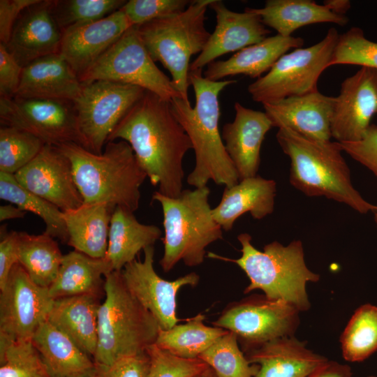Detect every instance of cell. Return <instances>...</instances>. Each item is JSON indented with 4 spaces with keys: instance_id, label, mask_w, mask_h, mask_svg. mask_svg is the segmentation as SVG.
<instances>
[{
    "instance_id": "obj_1",
    "label": "cell",
    "mask_w": 377,
    "mask_h": 377,
    "mask_svg": "<svg viewBox=\"0 0 377 377\" xmlns=\"http://www.w3.org/2000/svg\"><path fill=\"white\" fill-rule=\"evenodd\" d=\"M121 139L131 147L151 184L176 198L183 189V161L191 142L175 117L170 102L146 91L117 125L108 142Z\"/></svg>"
},
{
    "instance_id": "obj_2",
    "label": "cell",
    "mask_w": 377,
    "mask_h": 377,
    "mask_svg": "<svg viewBox=\"0 0 377 377\" xmlns=\"http://www.w3.org/2000/svg\"><path fill=\"white\" fill-rule=\"evenodd\" d=\"M188 81L194 91L195 106L180 98L170 101L172 111L188 136L195 156L194 168L186 182L200 188L211 180L230 187L239 179L219 131V96L236 80L212 81L202 75V70H189Z\"/></svg>"
},
{
    "instance_id": "obj_3",
    "label": "cell",
    "mask_w": 377,
    "mask_h": 377,
    "mask_svg": "<svg viewBox=\"0 0 377 377\" xmlns=\"http://www.w3.org/2000/svg\"><path fill=\"white\" fill-rule=\"evenodd\" d=\"M57 147L71 163L84 204H106L133 212L138 209L140 187L147 177L127 142H108L100 154L75 142Z\"/></svg>"
},
{
    "instance_id": "obj_4",
    "label": "cell",
    "mask_w": 377,
    "mask_h": 377,
    "mask_svg": "<svg viewBox=\"0 0 377 377\" xmlns=\"http://www.w3.org/2000/svg\"><path fill=\"white\" fill-rule=\"evenodd\" d=\"M276 138L290 160L291 185L307 196H325L360 214L373 212L352 184L350 169L338 142L305 138L290 128H279Z\"/></svg>"
},
{
    "instance_id": "obj_5",
    "label": "cell",
    "mask_w": 377,
    "mask_h": 377,
    "mask_svg": "<svg viewBox=\"0 0 377 377\" xmlns=\"http://www.w3.org/2000/svg\"><path fill=\"white\" fill-rule=\"evenodd\" d=\"M237 239L242 246L239 258L232 259L212 252L207 256L239 266L250 281L244 293L260 290L267 298L286 302L300 312L309 309L306 284L317 282L320 276L306 266L300 240L286 246L274 241L260 251L252 244L249 234L241 233Z\"/></svg>"
},
{
    "instance_id": "obj_6",
    "label": "cell",
    "mask_w": 377,
    "mask_h": 377,
    "mask_svg": "<svg viewBox=\"0 0 377 377\" xmlns=\"http://www.w3.org/2000/svg\"><path fill=\"white\" fill-rule=\"evenodd\" d=\"M207 186L184 189L176 198L155 191L152 200L158 202L163 215V254L159 261L168 272L179 262L196 267L204 262L207 247L222 239L223 230L214 220L209 203Z\"/></svg>"
},
{
    "instance_id": "obj_7",
    "label": "cell",
    "mask_w": 377,
    "mask_h": 377,
    "mask_svg": "<svg viewBox=\"0 0 377 377\" xmlns=\"http://www.w3.org/2000/svg\"><path fill=\"white\" fill-rule=\"evenodd\" d=\"M105 300L98 317V343L93 360L109 365L117 360L146 351L161 329L154 316L131 294L121 271L105 276Z\"/></svg>"
},
{
    "instance_id": "obj_8",
    "label": "cell",
    "mask_w": 377,
    "mask_h": 377,
    "mask_svg": "<svg viewBox=\"0 0 377 377\" xmlns=\"http://www.w3.org/2000/svg\"><path fill=\"white\" fill-rule=\"evenodd\" d=\"M212 1H191L181 13L138 26L151 58L169 71L175 89L185 101H189L190 59L201 53L211 35L205 27V20Z\"/></svg>"
},
{
    "instance_id": "obj_9",
    "label": "cell",
    "mask_w": 377,
    "mask_h": 377,
    "mask_svg": "<svg viewBox=\"0 0 377 377\" xmlns=\"http://www.w3.org/2000/svg\"><path fill=\"white\" fill-rule=\"evenodd\" d=\"M339 34L332 27L318 43L281 56L271 69L248 87L251 98L263 105L318 90V81L328 67Z\"/></svg>"
},
{
    "instance_id": "obj_10",
    "label": "cell",
    "mask_w": 377,
    "mask_h": 377,
    "mask_svg": "<svg viewBox=\"0 0 377 377\" xmlns=\"http://www.w3.org/2000/svg\"><path fill=\"white\" fill-rule=\"evenodd\" d=\"M79 78L82 84L108 80L140 87L170 102L182 98L172 80L155 64L138 26L129 28Z\"/></svg>"
},
{
    "instance_id": "obj_11",
    "label": "cell",
    "mask_w": 377,
    "mask_h": 377,
    "mask_svg": "<svg viewBox=\"0 0 377 377\" xmlns=\"http://www.w3.org/2000/svg\"><path fill=\"white\" fill-rule=\"evenodd\" d=\"M145 91L140 87L108 80L82 84L73 102L80 145L101 154L117 125Z\"/></svg>"
},
{
    "instance_id": "obj_12",
    "label": "cell",
    "mask_w": 377,
    "mask_h": 377,
    "mask_svg": "<svg viewBox=\"0 0 377 377\" xmlns=\"http://www.w3.org/2000/svg\"><path fill=\"white\" fill-rule=\"evenodd\" d=\"M290 304L253 295L230 304L214 326L235 333L243 352L269 341L293 336L299 313Z\"/></svg>"
},
{
    "instance_id": "obj_13",
    "label": "cell",
    "mask_w": 377,
    "mask_h": 377,
    "mask_svg": "<svg viewBox=\"0 0 377 377\" xmlns=\"http://www.w3.org/2000/svg\"><path fill=\"white\" fill-rule=\"evenodd\" d=\"M1 126L33 134L45 145H80L73 103L18 97H0Z\"/></svg>"
},
{
    "instance_id": "obj_14",
    "label": "cell",
    "mask_w": 377,
    "mask_h": 377,
    "mask_svg": "<svg viewBox=\"0 0 377 377\" xmlns=\"http://www.w3.org/2000/svg\"><path fill=\"white\" fill-rule=\"evenodd\" d=\"M0 292V337L31 340L52 306L48 288L36 284L17 263Z\"/></svg>"
},
{
    "instance_id": "obj_15",
    "label": "cell",
    "mask_w": 377,
    "mask_h": 377,
    "mask_svg": "<svg viewBox=\"0 0 377 377\" xmlns=\"http://www.w3.org/2000/svg\"><path fill=\"white\" fill-rule=\"evenodd\" d=\"M143 252V260L135 259L121 270L123 281L131 294L154 316L161 329H170L180 320L177 315L178 292L186 286H196L200 276L191 272L167 281L154 269V246L146 248Z\"/></svg>"
},
{
    "instance_id": "obj_16",
    "label": "cell",
    "mask_w": 377,
    "mask_h": 377,
    "mask_svg": "<svg viewBox=\"0 0 377 377\" xmlns=\"http://www.w3.org/2000/svg\"><path fill=\"white\" fill-rule=\"evenodd\" d=\"M377 113V70L361 67L341 84L335 97L332 137L338 142L360 140Z\"/></svg>"
},
{
    "instance_id": "obj_17",
    "label": "cell",
    "mask_w": 377,
    "mask_h": 377,
    "mask_svg": "<svg viewBox=\"0 0 377 377\" xmlns=\"http://www.w3.org/2000/svg\"><path fill=\"white\" fill-rule=\"evenodd\" d=\"M14 175L26 189L63 212L84 204L71 163L55 146L45 145L38 154Z\"/></svg>"
},
{
    "instance_id": "obj_18",
    "label": "cell",
    "mask_w": 377,
    "mask_h": 377,
    "mask_svg": "<svg viewBox=\"0 0 377 377\" xmlns=\"http://www.w3.org/2000/svg\"><path fill=\"white\" fill-rule=\"evenodd\" d=\"M209 7L214 11L216 24L200 54L189 70H202L216 59L238 52L268 37L270 31L251 8L237 13L228 9L221 1L213 0Z\"/></svg>"
},
{
    "instance_id": "obj_19",
    "label": "cell",
    "mask_w": 377,
    "mask_h": 377,
    "mask_svg": "<svg viewBox=\"0 0 377 377\" xmlns=\"http://www.w3.org/2000/svg\"><path fill=\"white\" fill-rule=\"evenodd\" d=\"M133 26L121 8L100 20L71 27L62 31L59 54L80 77Z\"/></svg>"
},
{
    "instance_id": "obj_20",
    "label": "cell",
    "mask_w": 377,
    "mask_h": 377,
    "mask_svg": "<svg viewBox=\"0 0 377 377\" xmlns=\"http://www.w3.org/2000/svg\"><path fill=\"white\" fill-rule=\"evenodd\" d=\"M335 97L318 90L263 105L273 127L290 128L315 140L329 141Z\"/></svg>"
},
{
    "instance_id": "obj_21",
    "label": "cell",
    "mask_w": 377,
    "mask_h": 377,
    "mask_svg": "<svg viewBox=\"0 0 377 377\" xmlns=\"http://www.w3.org/2000/svg\"><path fill=\"white\" fill-rule=\"evenodd\" d=\"M62 31L52 13V0H40L20 15L6 45L20 66L59 54Z\"/></svg>"
},
{
    "instance_id": "obj_22",
    "label": "cell",
    "mask_w": 377,
    "mask_h": 377,
    "mask_svg": "<svg viewBox=\"0 0 377 377\" xmlns=\"http://www.w3.org/2000/svg\"><path fill=\"white\" fill-rule=\"evenodd\" d=\"M234 108L235 119L223 126L221 136L242 180L257 175L261 146L273 125L265 112L246 108L238 102L235 103Z\"/></svg>"
},
{
    "instance_id": "obj_23",
    "label": "cell",
    "mask_w": 377,
    "mask_h": 377,
    "mask_svg": "<svg viewBox=\"0 0 377 377\" xmlns=\"http://www.w3.org/2000/svg\"><path fill=\"white\" fill-rule=\"evenodd\" d=\"M244 353L258 366L254 377H307L328 360L293 336L269 341Z\"/></svg>"
},
{
    "instance_id": "obj_24",
    "label": "cell",
    "mask_w": 377,
    "mask_h": 377,
    "mask_svg": "<svg viewBox=\"0 0 377 377\" xmlns=\"http://www.w3.org/2000/svg\"><path fill=\"white\" fill-rule=\"evenodd\" d=\"M82 88L79 77L59 53L41 57L23 67L14 97L73 103Z\"/></svg>"
},
{
    "instance_id": "obj_25",
    "label": "cell",
    "mask_w": 377,
    "mask_h": 377,
    "mask_svg": "<svg viewBox=\"0 0 377 377\" xmlns=\"http://www.w3.org/2000/svg\"><path fill=\"white\" fill-rule=\"evenodd\" d=\"M304 42L302 38L292 36H268L239 50L227 60L212 61L207 65L204 76L212 81L237 75L258 79L267 73L281 56L293 48L302 47Z\"/></svg>"
},
{
    "instance_id": "obj_26",
    "label": "cell",
    "mask_w": 377,
    "mask_h": 377,
    "mask_svg": "<svg viewBox=\"0 0 377 377\" xmlns=\"http://www.w3.org/2000/svg\"><path fill=\"white\" fill-rule=\"evenodd\" d=\"M276 194L274 180L258 175L245 178L230 187H225L220 202L212 213L222 230L229 231L245 213H250L258 220L272 214Z\"/></svg>"
},
{
    "instance_id": "obj_27",
    "label": "cell",
    "mask_w": 377,
    "mask_h": 377,
    "mask_svg": "<svg viewBox=\"0 0 377 377\" xmlns=\"http://www.w3.org/2000/svg\"><path fill=\"white\" fill-rule=\"evenodd\" d=\"M100 297L87 294L54 300L47 319L92 358L98 343Z\"/></svg>"
},
{
    "instance_id": "obj_28",
    "label": "cell",
    "mask_w": 377,
    "mask_h": 377,
    "mask_svg": "<svg viewBox=\"0 0 377 377\" xmlns=\"http://www.w3.org/2000/svg\"><path fill=\"white\" fill-rule=\"evenodd\" d=\"M31 341L51 377H93L96 364L73 340L47 320Z\"/></svg>"
},
{
    "instance_id": "obj_29",
    "label": "cell",
    "mask_w": 377,
    "mask_h": 377,
    "mask_svg": "<svg viewBox=\"0 0 377 377\" xmlns=\"http://www.w3.org/2000/svg\"><path fill=\"white\" fill-rule=\"evenodd\" d=\"M133 213L117 207L112 214L105 257L109 260L112 271H121L135 260L141 251L154 246L162 236L158 226L140 223Z\"/></svg>"
},
{
    "instance_id": "obj_30",
    "label": "cell",
    "mask_w": 377,
    "mask_h": 377,
    "mask_svg": "<svg viewBox=\"0 0 377 377\" xmlns=\"http://www.w3.org/2000/svg\"><path fill=\"white\" fill-rule=\"evenodd\" d=\"M112 272L105 258H96L73 250L64 255L56 279L48 288L53 300L80 295H101L105 276Z\"/></svg>"
},
{
    "instance_id": "obj_31",
    "label": "cell",
    "mask_w": 377,
    "mask_h": 377,
    "mask_svg": "<svg viewBox=\"0 0 377 377\" xmlns=\"http://www.w3.org/2000/svg\"><path fill=\"white\" fill-rule=\"evenodd\" d=\"M114 209L106 204L84 203L77 209L64 212L67 244L92 258H104Z\"/></svg>"
},
{
    "instance_id": "obj_32",
    "label": "cell",
    "mask_w": 377,
    "mask_h": 377,
    "mask_svg": "<svg viewBox=\"0 0 377 377\" xmlns=\"http://www.w3.org/2000/svg\"><path fill=\"white\" fill-rule=\"evenodd\" d=\"M251 10L265 26L286 37L304 26L333 23L343 27L349 21L346 15L334 13L323 4L311 0H267L263 8Z\"/></svg>"
},
{
    "instance_id": "obj_33",
    "label": "cell",
    "mask_w": 377,
    "mask_h": 377,
    "mask_svg": "<svg viewBox=\"0 0 377 377\" xmlns=\"http://www.w3.org/2000/svg\"><path fill=\"white\" fill-rule=\"evenodd\" d=\"M63 256L57 241L45 232H18V263L38 286L48 288L52 284Z\"/></svg>"
},
{
    "instance_id": "obj_34",
    "label": "cell",
    "mask_w": 377,
    "mask_h": 377,
    "mask_svg": "<svg viewBox=\"0 0 377 377\" xmlns=\"http://www.w3.org/2000/svg\"><path fill=\"white\" fill-rule=\"evenodd\" d=\"M205 315L198 313L182 324L168 330L160 329L156 342L159 348L186 359H195L228 330L204 323Z\"/></svg>"
},
{
    "instance_id": "obj_35",
    "label": "cell",
    "mask_w": 377,
    "mask_h": 377,
    "mask_svg": "<svg viewBox=\"0 0 377 377\" xmlns=\"http://www.w3.org/2000/svg\"><path fill=\"white\" fill-rule=\"evenodd\" d=\"M0 198L38 216L45 224V232L67 244L68 232L64 212L26 189L15 175L0 172Z\"/></svg>"
},
{
    "instance_id": "obj_36",
    "label": "cell",
    "mask_w": 377,
    "mask_h": 377,
    "mask_svg": "<svg viewBox=\"0 0 377 377\" xmlns=\"http://www.w3.org/2000/svg\"><path fill=\"white\" fill-rule=\"evenodd\" d=\"M345 360L361 362L377 350V306L365 304L354 312L340 337Z\"/></svg>"
},
{
    "instance_id": "obj_37",
    "label": "cell",
    "mask_w": 377,
    "mask_h": 377,
    "mask_svg": "<svg viewBox=\"0 0 377 377\" xmlns=\"http://www.w3.org/2000/svg\"><path fill=\"white\" fill-rule=\"evenodd\" d=\"M237 335L230 331L218 338L199 359L219 377H254L258 366L251 364L240 350Z\"/></svg>"
},
{
    "instance_id": "obj_38",
    "label": "cell",
    "mask_w": 377,
    "mask_h": 377,
    "mask_svg": "<svg viewBox=\"0 0 377 377\" xmlns=\"http://www.w3.org/2000/svg\"><path fill=\"white\" fill-rule=\"evenodd\" d=\"M0 377H51L31 339L0 337Z\"/></svg>"
},
{
    "instance_id": "obj_39",
    "label": "cell",
    "mask_w": 377,
    "mask_h": 377,
    "mask_svg": "<svg viewBox=\"0 0 377 377\" xmlns=\"http://www.w3.org/2000/svg\"><path fill=\"white\" fill-rule=\"evenodd\" d=\"M45 144L36 136L15 127L0 128V172L15 175L30 163Z\"/></svg>"
},
{
    "instance_id": "obj_40",
    "label": "cell",
    "mask_w": 377,
    "mask_h": 377,
    "mask_svg": "<svg viewBox=\"0 0 377 377\" xmlns=\"http://www.w3.org/2000/svg\"><path fill=\"white\" fill-rule=\"evenodd\" d=\"M125 0H52V13L59 27L65 29L103 18L119 10Z\"/></svg>"
},
{
    "instance_id": "obj_41",
    "label": "cell",
    "mask_w": 377,
    "mask_h": 377,
    "mask_svg": "<svg viewBox=\"0 0 377 377\" xmlns=\"http://www.w3.org/2000/svg\"><path fill=\"white\" fill-rule=\"evenodd\" d=\"M343 64L377 70V43L367 39L359 27H353L339 36L330 66Z\"/></svg>"
},
{
    "instance_id": "obj_42",
    "label": "cell",
    "mask_w": 377,
    "mask_h": 377,
    "mask_svg": "<svg viewBox=\"0 0 377 377\" xmlns=\"http://www.w3.org/2000/svg\"><path fill=\"white\" fill-rule=\"evenodd\" d=\"M148 377H196L209 366L199 358L186 359L176 356L156 344L148 346Z\"/></svg>"
},
{
    "instance_id": "obj_43",
    "label": "cell",
    "mask_w": 377,
    "mask_h": 377,
    "mask_svg": "<svg viewBox=\"0 0 377 377\" xmlns=\"http://www.w3.org/2000/svg\"><path fill=\"white\" fill-rule=\"evenodd\" d=\"M191 1L187 0H130L121 9L133 26H139L155 19L168 17L184 11Z\"/></svg>"
},
{
    "instance_id": "obj_44",
    "label": "cell",
    "mask_w": 377,
    "mask_h": 377,
    "mask_svg": "<svg viewBox=\"0 0 377 377\" xmlns=\"http://www.w3.org/2000/svg\"><path fill=\"white\" fill-rule=\"evenodd\" d=\"M149 357L147 352L126 356L109 365L96 364L93 377H148Z\"/></svg>"
},
{
    "instance_id": "obj_45",
    "label": "cell",
    "mask_w": 377,
    "mask_h": 377,
    "mask_svg": "<svg viewBox=\"0 0 377 377\" xmlns=\"http://www.w3.org/2000/svg\"><path fill=\"white\" fill-rule=\"evenodd\" d=\"M339 143L343 151L370 170L377 177V125L371 124L359 141Z\"/></svg>"
},
{
    "instance_id": "obj_46",
    "label": "cell",
    "mask_w": 377,
    "mask_h": 377,
    "mask_svg": "<svg viewBox=\"0 0 377 377\" xmlns=\"http://www.w3.org/2000/svg\"><path fill=\"white\" fill-rule=\"evenodd\" d=\"M23 67L8 52L6 46L0 43V95L12 98L19 87Z\"/></svg>"
},
{
    "instance_id": "obj_47",
    "label": "cell",
    "mask_w": 377,
    "mask_h": 377,
    "mask_svg": "<svg viewBox=\"0 0 377 377\" xmlns=\"http://www.w3.org/2000/svg\"><path fill=\"white\" fill-rule=\"evenodd\" d=\"M0 290L8 280L13 267L18 263V232L0 229Z\"/></svg>"
},
{
    "instance_id": "obj_48",
    "label": "cell",
    "mask_w": 377,
    "mask_h": 377,
    "mask_svg": "<svg viewBox=\"0 0 377 377\" xmlns=\"http://www.w3.org/2000/svg\"><path fill=\"white\" fill-rule=\"evenodd\" d=\"M40 0H0V43L9 41L13 29L21 13Z\"/></svg>"
},
{
    "instance_id": "obj_49",
    "label": "cell",
    "mask_w": 377,
    "mask_h": 377,
    "mask_svg": "<svg viewBox=\"0 0 377 377\" xmlns=\"http://www.w3.org/2000/svg\"><path fill=\"white\" fill-rule=\"evenodd\" d=\"M350 366L335 361L327 360L307 377H351Z\"/></svg>"
},
{
    "instance_id": "obj_50",
    "label": "cell",
    "mask_w": 377,
    "mask_h": 377,
    "mask_svg": "<svg viewBox=\"0 0 377 377\" xmlns=\"http://www.w3.org/2000/svg\"><path fill=\"white\" fill-rule=\"evenodd\" d=\"M27 212L22 210L13 204H8L0 206V221H4L13 219L24 218Z\"/></svg>"
},
{
    "instance_id": "obj_51",
    "label": "cell",
    "mask_w": 377,
    "mask_h": 377,
    "mask_svg": "<svg viewBox=\"0 0 377 377\" xmlns=\"http://www.w3.org/2000/svg\"><path fill=\"white\" fill-rule=\"evenodd\" d=\"M323 5L334 13L346 15L351 7V2L348 0H326Z\"/></svg>"
},
{
    "instance_id": "obj_52",
    "label": "cell",
    "mask_w": 377,
    "mask_h": 377,
    "mask_svg": "<svg viewBox=\"0 0 377 377\" xmlns=\"http://www.w3.org/2000/svg\"><path fill=\"white\" fill-rule=\"evenodd\" d=\"M200 377H219L216 372L209 367L205 369L200 375Z\"/></svg>"
},
{
    "instance_id": "obj_53",
    "label": "cell",
    "mask_w": 377,
    "mask_h": 377,
    "mask_svg": "<svg viewBox=\"0 0 377 377\" xmlns=\"http://www.w3.org/2000/svg\"><path fill=\"white\" fill-rule=\"evenodd\" d=\"M373 212L374 214V220H375L376 224L377 226V204L375 205V209L373 211Z\"/></svg>"
},
{
    "instance_id": "obj_54",
    "label": "cell",
    "mask_w": 377,
    "mask_h": 377,
    "mask_svg": "<svg viewBox=\"0 0 377 377\" xmlns=\"http://www.w3.org/2000/svg\"><path fill=\"white\" fill-rule=\"evenodd\" d=\"M367 377H376V376H367Z\"/></svg>"
},
{
    "instance_id": "obj_55",
    "label": "cell",
    "mask_w": 377,
    "mask_h": 377,
    "mask_svg": "<svg viewBox=\"0 0 377 377\" xmlns=\"http://www.w3.org/2000/svg\"><path fill=\"white\" fill-rule=\"evenodd\" d=\"M196 377H200V376H196Z\"/></svg>"
}]
</instances>
